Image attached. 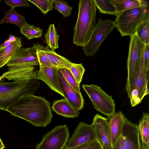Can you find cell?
Masks as SVG:
<instances>
[{
	"label": "cell",
	"instance_id": "22",
	"mask_svg": "<svg viewBox=\"0 0 149 149\" xmlns=\"http://www.w3.org/2000/svg\"><path fill=\"white\" fill-rule=\"evenodd\" d=\"M4 23L13 24L20 28L27 23L25 17L18 13L15 8H11L5 13L0 22V25Z\"/></svg>",
	"mask_w": 149,
	"mask_h": 149
},
{
	"label": "cell",
	"instance_id": "13",
	"mask_svg": "<svg viewBox=\"0 0 149 149\" xmlns=\"http://www.w3.org/2000/svg\"><path fill=\"white\" fill-rule=\"evenodd\" d=\"M58 69L52 66L40 67L36 78L43 81L52 90L65 98L59 78Z\"/></svg>",
	"mask_w": 149,
	"mask_h": 149
},
{
	"label": "cell",
	"instance_id": "39",
	"mask_svg": "<svg viewBox=\"0 0 149 149\" xmlns=\"http://www.w3.org/2000/svg\"><path fill=\"white\" fill-rule=\"evenodd\" d=\"M4 49V48H3L1 47H0V57L1 54L2 53L3 50Z\"/></svg>",
	"mask_w": 149,
	"mask_h": 149
},
{
	"label": "cell",
	"instance_id": "4",
	"mask_svg": "<svg viewBox=\"0 0 149 149\" xmlns=\"http://www.w3.org/2000/svg\"><path fill=\"white\" fill-rule=\"evenodd\" d=\"M4 78L0 81V109L7 108L21 97L33 94L39 88V80L33 79L27 83L20 84L16 82H6Z\"/></svg>",
	"mask_w": 149,
	"mask_h": 149
},
{
	"label": "cell",
	"instance_id": "14",
	"mask_svg": "<svg viewBox=\"0 0 149 149\" xmlns=\"http://www.w3.org/2000/svg\"><path fill=\"white\" fill-rule=\"evenodd\" d=\"M36 49L33 46L31 47H21L7 64L8 66L37 65L38 62Z\"/></svg>",
	"mask_w": 149,
	"mask_h": 149
},
{
	"label": "cell",
	"instance_id": "17",
	"mask_svg": "<svg viewBox=\"0 0 149 149\" xmlns=\"http://www.w3.org/2000/svg\"><path fill=\"white\" fill-rule=\"evenodd\" d=\"M111 139L112 145L114 144L122 136L125 118L124 115L121 111L116 112L107 117Z\"/></svg>",
	"mask_w": 149,
	"mask_h": 149
},
{
	"label": "cell",
	"instance_id": "21",
	"mask_svg": "<svg viewBox=\"0 0 149 149\" xmlns=\"http://www.w3.org/2000/svg\"><path fill=\"white\" fill-rule=\"evenodd\" d=\"M15 41L11 42L4 48L0 57V68L7 64L8 62L17 51L23 46L21 38L16 37Z\"/></svg>",
	"mask_w": 149,
	"mask_h": 149
},
{
	"label": "cell",
	"instance_id": "1",
	"mask_svg": "<svg viewBox=\"0 0 149 149\" xmlns=\"http://www.w3.org/2000/svg\"><path fill=\"white\" fill-rule=\"evenodd\" d=\"M6 111L35 127H46L53 117L50 103L44 97L34 94L21 97L9 106Z\"/></svg>",
	"mask_w": 149,
	"mask_h": 149
},
{
	"label": "cell",
	"instance_id": "5",
	"mask_svg": "<svg viewBox=\"0 0 149 149\" xmlns=\"http://www.w3.org/2000/svg\"><path fill=\"white\" fill-rule=\"evenodd\" d=\"M127 65V75L125 89L129 98L134 90L139 60L145 45L135 33L130 36Z\"/></svg>",
	"mask_w": 149,
	"mask_h": 149
},
{
	"label": "cell",
	"instance_id": "33",
	"mask_svg": "<svg viewBox=\"0 0 149 149\" xmlns=\"http://www.w3.org/2000/svg\"><path fill=\"white\" fill-rule=\"evenodd\" d=\"M70 149H102L96 140L89 141Z\"/></svg>",
	"mask_w": 149,
	"mask_h": 149
},
{
	"label": "cell",
	"instance_id": "16",
	"mask_svg": "<svg viewBox=\"0 0 149 149\" xmlns=\"http://www.w3.org/2000/svg\"><path fill=\"white\" fill-rule=\"evenodd\" d=\"M58 74L65 98L68 100L78 111L84 107V98L81 93L77 91L66 81L58 70Z\"/></svg>",
	"mask_w": 149,
	"mask_h": 149
},
{
	"label": "cell",
	"instance_id": "40",
	"mask_svg": "<svg viewBox=\"0 0 149 149\" xmlns=\"http://www.w3.org/2000/svg\"><path fill=\"white\" fill-rule=\"evenodd\" d=\"M4 78V77L3 76H1L0 77V81L2 79Z\"/></svg>",
	"mask_w": 149,
	"mask_h": 149
},
{
	"label": "cell",
	"instance_id": "24",
	"mask_svg": "<svg viewBox=\"0 0 149 149\" xmlns=\"http://www.w3.org/2000/svg\"><path fill=\"white\" fill-rule=\"evenodd\" d=\"M59 36L57 34L54 24L49 25L45 35V42L49 48L53 51L58 48Z\"/></svg>",
	"mask_w": 149,
	"mask_h": 149
},
{
	"label": "cell",
	"instance_id": "20",
	"mask_svg": "<svg viewBox=\"0 0 149 149\" xmlns=\"http://www.w3.org/2000/svg\"><path fill=\"white\" fill-rule=\"evenodd\" d=\"M142 149H149V115L143 112L138 125Z\"/></svg>",
	"mask_w": 149,
	"mask_h": 149
},
{
	"label": "cell",
	"instance_id": "34",
	"mask_svg": "<svg viewBox=\"0 0 149 149\" xmlns=\"http://www.w3.org/2000/svg\"><path fill=\"white\" fill-rule=\"evenodd\" d=\"M28 0H5L4 2L7 5L11 7V8H15L17 7L31 6Z\"/></svg>",
	"mask_w": 149,
	"mask_h": 149
},
{
	"label": "cell",
	"instance_id": "9",
	"mask_svg": "<svg viewBox=\"0 0 149 149\" xmlns=\"http://www.w3.org/2000/svg\"><path fill=\"white\" fill-rule=\"evenodd\" d=\"M146 61L142 51L138 62L134 90L130 100L132 107L141 103L144 97L149 94V77L146 74Z\"/></svg>",
	"mask_w": 149,
	"mask_h": 149
},
{
	"label": "cell",
	"instance_id": "10",
	"mask_svg": "<svg viewBox=\"0 0 149 149\" xmlns=\"http://www.w3.org/2000/svg\"><path fill=\"white\" fill-rule=\"evenodd\" d=\"M95 140H96V134L93 125L88 124L85 122L80 121L73 134L68 139L63 149H70Z\"/></svg>",
	"mask_w": 149,
	"mask_h": 149
},
{
	"label": "cell",
	"instance_id": "26",
	"mask_svg": "<svg viewBox=\"0 0 149 149\" xmlns=\"http://www.w3.org/2000/svg\"><path fill=\"white\" fill-rule=\"evenodd\" d=\"M43 31L42 29L28 23L20 28L21 33L28 39L41 37Z\"/></svg>",
	"mask_w": 149,
	"mask_h": 149
},
{
	"label": "cell",
	"instance_id": "28",
	"mask_svg": "<svg viewBox=\"0 0 149 149\" xmlns=\"http://www.w3.org/2000/svg\"><path fill=\"white\" fill-rule=\"evenodd\" d=\"M41 44L37 42L34 43L33 46L36 49V54L40 67L54 66L49 59L46 52L42 49Z\"/></svg>",
	"mask_w": 149,
	"mask_h": 149
},
{
	"label": "cell",
	"instance_id": "8",
	"mask_svg": "<svg viewBox=\"0 0 149 149\" xmlns=\"http://www.w3.org/2000/svg\"><path fill=\"white\" fill-rule=\"evenodd\" d=\"M69 129L66 124L56 126L43 135L35 149H63L69 138Z\"/></svg>",
	"mask_w": 149,
	"mask_h": 149
},
{
	"label": "cell",
	"instance_id": "25",
	"mask_svg": "<svg viewBox=\"0 0 149 149\" xmlns=\"http://www.w3.org/2000/svg\"><path fill=\"white\" fill-rule=\"evenodd\" d=\"M135 34L144 45L149 44V19L137 26Z\"/></svg>",
	"mask_w": 149,
	"mask_h": 149
},
{
	"label": "cell",
	"instance_id": "3",
	"mask_svg": "<svg viewBox=\"0 0 149 149\" xmlns=\"http://www.w3.org/2000/svg\"><path fill=\"white\" fill-rule=\"evenodd\" d=\"M149 19V3L144 0L141 6L118 14L114 24L122 36L135 33L136 28L141 22Z\"/></svg>",
	"mask_w": 149,
	"mask_h": 149
},
{
	"label": "cell",
	"instance_id": "35",
	"mask_svg": "<svg viewBox=\"0 0 149 149\" xmlns=\"http://www.w3.org/2000/svg\"><path fill=\"white\" fill-rule=\"evenodd\" d=\"M112 149H126L125 145L123 138L121 136L116 143L112 145Z\"/></svg>",
	"mask_w": 149,
	"mask_h": 149
},
{
	"label": "cell",
	"instance_id": "19",
	"mask_svg": "<svg viewBox=\"0 0 149 149\" xmlns=\"http://www.w3.org/2000/svg\"><path fill=\"white\" fill-rule=\"evenodd\" d=\"M42 49L46 52L52 64L58 69L65 68L69 69L72 62L67 58L56 53L50 49L48 46L41 45Z\"/></svg>",
	"mask_w": 149,
	"mask_h": 149
},
{
	"label": "cell",
	"instance_id": "18",
	"mask_svg": "<svg viewBox=\"0 0 149 149\" xmlns=\"http://www.w3.org/2000/svg\"><path fill=\"white\" fill-rule=\"evenodd\" d=\"M52 108L58 114L65 118H75L80 114L78 111L65 98L54 100Z\"/></svg>",
	"mask_w": 149,
	"mask_h": 149
},
{
	"label": "cell",
	"instance_id": "6",
	"mask_svg": "<svg viewBox=\"0 0 149 149\" xmlns=\"http://www.w3.org/2000/svg\"><path fill=\"white\" fill-rule=\"evenodd\" d=\"M115 27L113 20L110 19L103 20L100 18L93 29L88 41L83 47L84 54L87 56H94Z\"/></svg>",
	"mask_w": 149,
	"mask_h": 149
},
{
	"label": "cell",
	"instance_id": "31",
	"mask_svg": "<svg viewBox=\"0 0 149 149\" xmlns=\"http://www.w3.org/2000/svg\"><path fill=\"white\" fill-rule=\"evenodd\" d=\"M69 70L74 77L77 82L80 84L85 70L82 64L72 63Z\"/></svg>",
	"mask_w": 149,
	"mask_h": 149
},
{
	"label": "cell",
	"instance_id": "12",
	"mask_svg": "<svg viewBox=\"0 0 149 149\" xmlns=\"http://www.w3.org/2000/svg\"><path fill=\"white\" fill-rule=\"evenodd\" d=\"M92 124L95 129L96 140L102 149H112L107 118L97 114L93 118Z\"/></svg>",
	"mask_w": 149,
	"mask_h": 149
},
{
	"label": "cell",
	"instance_id": "41",
	"mask_svg": "<svg viewBox=\"0 0 149 149\" xmlns=\"http://www.w3.org/2000/svg\"><path fill=\"white\" fill-rule=\"evenodd\" d=\"M1 0H0V3H1Z\"/></svg>",
	"mask_w": 149,
	"mask_h": 149
},
{
	"label": "cell",
	"instance_id": "32",
	"mask_svg": "<svg viewBox=\"0 0 149 149\" xmlns=\"http://www.w3.org/2000/svg\"><path fill=\"white\" fill-rule=\"evenodd\" d=\"M58 70L68 82L77 91L80 93V84L77 82L70 71L65 68H59Z\"/></svg>",
	"mask_w": 149,
	"mask_h": 149
},
{
	"label": "cell",
	"instance_id": "29",
	"mask_svg": "<svg viewBox=\"0 0 149 149\" xmlns=\"http://www.w3.org/2000/svg\"><path fill=\"white\" fill-rule=\"evenodd\" d=\"M36 6L43 14L46 15L54 8V0H28Z\"/></svg>",
	"mask_w": 149,
	"mask_h": 149
},
{
	"label": "cell",
	"instance_id": "36",
	"mask_svg": "<svg viewBox=\"0 0 149 149\" xmlns=\"http://www.w3.org/2000/svg\"><path fill=\"white\" fill-rule=\"evenodd\" d=\"M11 43L8 40H6L3 43L0 45V47L4 48L7 46L9 45Z\"/></svg>",
	"mask_w": 149,
	"mask_h": 149
},
{
	"label": "cell",
	"instance_id": "38",
	"mask_svg": "<svg viewBox=\"0 0 149 149\" xmlns=\"http://www.w3.org/2000/svg\"><path fill=\"white\" fill-rule=\"evenodd\" d=\"M5 147L4 144L0 138V149H3Z\"/></svg>",
	"mask_w": 149,
	"mask_h": 149
},
{
	"label": "cell",
	"instance_id": "37",
	"mask_svg": "<svg viewBox=\"0 0 149 149\" xmlns=\"http://www.w3.org/2000/svg\"><path fill=\"white\" fill-rule=\"evenodd\" d=\"M9 41L11 42H14L16 40V37L10 34L9 36Z\"/></svg>",
	"mask_w": 149,
	"mask_h": 149
},
{
	"label": "cell",
	"instance_id": "11",
	"mask_svg": "<svg viewBox=\"0 0 149 149\" xmlns=\"http://www.w3.org/2000/svg\"><path fill=\"white\" fill-rule=\"evenodd\" d=\"M8 68V70L2 76L9 80L22 84L36 78L37 71L33 66H10Z\"/></svg>",
	"mask_w": 149,
	"mask_h": 149
},
{
	"label": "cell",
	"instance_id": "23",
	"mask_svg": "<svg viewBox=\"0 0 149 149\" xmlns=\"http://www.w3.org/2000/svg\"><path fill=\"white\" fill-rule=\"evenodd\" d=\"M117 14L123 11L141 6L143 3V0H111Z\"/></svg>",
	"mask_w": 149,
	"mask_h": 149
},
{
	"label": "cell",
	"instance_id": "15",
	"mask_svg": "<svg viewBox=\"0 0 149 149\" xmlns=\"http://www.w3.org/2000/svg\"><path fill=\"white\" fill-rule=\"evenodd\" d=\"M126 149H141L140 135L138 125L126 117L125 118L122 133Z\"/></svg>",
	"mask_w": 149,
	"mask_h": 149
},
{
	"label": "cell",
	"instance_id": "2",
	"mask_svg": "<svg viewBox=\"0 0 149 149\" xmlns=\"http://www.w3.org/2000/svg\"><path fill=\"white\" fill-rule=\"evenodd\" d=\"M96 7L94 0H80L78 13L74 28L73 43L84 47L87 43L95 25Z\"/></svg>",
	"mask_w": 149,
	"mask_h": 149
},
{
	"label": "cell",
	"instance_id": "7",
	"mask_svg": "<svg viewBox=\"0 0 149 149\" xmlns=\"http://www.w3.org/2000/svg\"><path fill=\"white\" fill-rule=\"evenodd\" d=\"M82 87L95 109L107 117L115 112L114 100L100 87L94 84H82Z\"/></svg>",
	"mask_w": 149,
	"mask_h": 149
},
{
	"label": "cell",
	"instance_id": "30",
	"mask_svg": "<svg viewBox=\"0 0 149 149\" xmlns=\"http://www.w3.org/2000/svg\"><path fill=\"white\" fill-rule=\"evenodd\" d=\"M54 8L60 12L64 17L71 15L73 7L62 0H54Z\"/></svg>",
	"mask_w": 149,
	"mask_h": 149
},
{
	"label": "cell",
	"instance_id": "27",
	"mask_svg": "<svg viewBox=\"0 0 149 149\" xmlns=\"http://www.w3.org/2000/svg\"><path fill=\"white\" fill-rule=\"evenodd\" d=\"M94 1L96 8L100 13L116 16L117 15L114 6L109 0H94Z\"/></svg>",
	"mask_w": 149,
	"mask_h": 149
}]
</instances>
